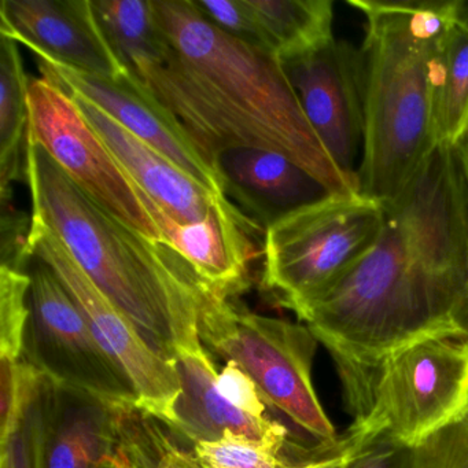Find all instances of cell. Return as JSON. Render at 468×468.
Listing matches in <instances>:
<instances>
[{
    "instance_id": "1",
    "label": "cell",
    "mask_w": 468,
    "mask_h": 468,
    "mask_svg": "<svg viewBox=\"0 0 468 468\" xmlns=\"http://www.w3.org/2000/svg\"><path fill=\"white\" fill-rule=\"evenodd\" d=\"M383 207L371 250L303 320L330 353L352 419L388 356L468 335V190L456 149L437 147Z\"/></svg>"
},
{
    "instance_id": "2",
    "label": "cell",
    "mask_w": 468,
    "mask_h": 468,
    "mask_svg": "<svg viewBox=\"0 0 468 468\" xmlns=\"http://www.w3.org/2000/svg\"><path fill=\"white\" fill-rule=\"evenodd\" d=\"M152 6L168 51L133 79L182 122L213 168L224 150L251 147L284 155L331 193L360 191L317 138L278 57L224 34L191 0Z\"/></svg>"
},
{
    "instance_id": "3",
    "label": "cell",
    "mask_w": 468,
    "mask_h": 468,
    "mask_svg": "<svg viewBox=\"0 0 468 468\" xmlns=\"http://www.w3.org/2000/svg\"><path fill=\"white\" fill-rule=\"evenodd\" d=\"M26 163L32 218L61 240L144 341L168 361L202 349L199 319L210 290L187 261L103 209L28 138Z\"/></svg>"
},
{
    "instance_id": "4",
    "label": "cell",
    "mask_w": 468,
    "mask_h": 468,
    "mask_svg": "<svg viewBox=\"0 0 468 468\" xmlns=\"http://www.w3.org/2000/svg\"><path fill=\"white\" fill-rule=\"evenodd\" d=\"M457 0H349L364 17V144L358 190L396 198L437 149L441 42Z\"/></svg>"
},
{
    "instance_id": "5",
    "label": "cell",
    "mask_w": 468,
    "mask_h": 468,
    "mask_svg": "<svg viewBox=\"0 0 468 468\" xmlns=\"http://www.w3.org/2000/svg\"><path fill=\"white\" fill-rule=\"evenodd\" d=\"M383 202L360 191L330 194L265 229L262 286L279 303L305 319L377 242Z\"/></svg>"
},
{
    "instance_id": "6",
    "label": "cell",
    "mask_w": 468,
    "mask_h": 468,
    "mask_svg": "<svg viewBox=\"0 0 468 468\" xmlns=\"http://www.w3.org/2000/svg\"><path fill=\"white\" fill-rule=\"evenodd\" d=\"M468 410V335L424 339L375 371L366 402L338 449L371 443L412 449Z\"/></svg>"
},
{
    "instance_id": "7",
    "label": "cell",
    "mask_w": 468,
    "mask_h": 468,
    "mask_svg": "<svg viewBox=\"0 0 468 468\" xmlns=\"http://www.w3.org/2000/svg\"><path fill=\"white\" fill-rule=\"evenodd\" d=\"M199 336L202 344L235 361L254 380L265 404L282 410L320 448H336L338 434L312 380L319 339L308 325L237 308L229 298L207 292Z\"/></svg>"
},
{
    "instance_id": "8",
    "label": "cell",
    "mask_w": 468,
    "mask_h": 468,
    "mask_svg": "<svg viewBox=\"0 0 468 468\" xmlns=\"http://www.w3.org/2000/svg\"><path fill=\"white\" fill-rule=\"evenodd\" d=\"M28 273L29 319L21 358L57 385L89 394L111 407L139 405L130 378L98 344L56 272L34 256Z\"/></svg>"
},
{
    "instance_id": "9",
    "label": "cell",
    "mask_w": 468,
    "mask_h": 468,
    "mask_svg": "<svg viewBox=\"0 0 468 468\" xmlns=\"http://www.w3.org/2000/svg\"><path fill=\"white\" fill-rule=\"evenodd\" d=\"M28 109L27 138L39 144L103 209L144 237L166 245L139 201L130 175L84 119L69 92L43 78L31 79Z\"/></svg>"
},
{
    "instance_id": "10",
    "label": "cell",
    "mask_w": 468,
    "mask_h": 468,
    "mask_svg": "<svg viewBox=\"0 0 468 468\" xmlns=\"http://www.w3.org/2000/svg\"><path fill=\"white\" fill-rule=\"evenodd\" d=\"M29 249L58 276L98 344L130 378L139 399V408L169 423L180 396V380L172 361L158 355L94 282L81 270L61 240L32 218Z\"/></svg>"
},
{
    "instance_id": "11",
    "label": "cell",
    "mask_w": 468,
    "mask_h": 468,
    "mask_svg": "<svg viewBox=\"0 0 468 468\" xmlns=\"http://www.w3.org/2000/svg\"><path fill=\"white\" fill-rule=\"evenodd\" d=\"M282 65L317 138L341 171L358 183L366 125L360 48L335 37Z\"/></svg>"
},
{
    "instance_id": "12",
    "label": "cell",
    "mask_w": 468,
    "mask_h": 468,
    "mask_svg": "<svg viewBox=\"0 0 468 468\" xmlns=\"http://www.w3.org/2000/svg\"><path fill=\"white\" fill-rule=\"evenodd\" d=\"M42 78L102 109L128 133L157 150L177 168L224 196L223 180L197 149L182 122L133 76L102 78L37 59Z\"/></svg>"
},
{
    "instance_id": "13",
    "label": "cell",
    "mask_w": 468,
    "mask_h": 468,
    "mask_svg": "<svg viewBox=\"0 0 468 468\" xmlns=\"http://www.w3.org/2000/svg\"><path fill=\"white\" fill-rule=\"evenodd\" d=\"M0 35L37 59L102 78L125 75L95 17L91 0H2Z\"/></svg>"
},
{
    "instance_id": "14",
    "label": "cell",
    "mask_w": 468,
    "mask_h": 468,
    "mask_svg": "<svg viewBox=\"0 0 468 468\" xmlns=\"http://www.w3.org/2000/svg\"><path fill=\"white\" fill-rule=\"evenodd\" d=\"M131 182L166 245L187 261L210 292L231 298L248 286L249 270L260 254L256 239L265 235L259 223L226 198L201 223L182 224L166 215L133 179Z\"/></svg>"
},
{
    "instance_id": "15",
    "label": "cell",
    "mask_w": 468,
    "mask_h": 468,
    "mask_svg": "<svg viewBox=\"0 0 468 468\" xmlns=\"http://www.w3.org/2000/svg\"><path fill=\"white\" fill-rule=\"evenodd\" d=\"M27 418L35 468H98L116 449V408L42 375Z\"/></svg>"
},
{
    "instance_id": "16",
    "label": "cell",
    "mask_w": 468,
    "mask_h": 468,
    "mask_svg": "<svg viewBox=\"0 0 468 468\" xmlns=\"http://www.w3.org/2000/svg\"><path fill=\"white\" fill-rule=\"evenodd\" d=\"M216 169L223 180L224 196L264 229L289 213L335 194L289 158L267 150H224Z\"/></svg>"
},
{
    "instance_id": "17",
    "label": "cell",
    "mask_w": 468,
    "mask_h": 468,
    "mask_svg": "<svg viewBox=\"0 0 468 468\" xmlns=\"http://www.w3.org/2000/svg\"><path fill=\"white\" fill-rule=\"evenodd\" d=\"M69 94L84 119L101 136L131 179L175 221L201 223L227 198L188 176L157 150L128 133L91 101L73 92Z\"/></svg>"
},
{
    "instance_id": "18",
    "label": "cell",
    "mask_w": 468,
    "mask_h": 468,
    "mask_svg": "<svg viewBox=\"0 0 468 468\" xmlns=\"http://www.w3.org/2000/svg\"><path fill=\"white\" fill-rule=\"evenodd\" d=\"M180 380L169 426L191 443L218 441L226 435L248 438L273 451L283 452L289 431L270 418H256L227 401L218 391L216 367L205 347L182 352L172 361Z\"/></svg>"
},
{
    "instance_id": "19",
    "label": "cell",
    "mask_w": 468,
    "mask_h": 468,
    "mask_svg": "<svg viewBox=\"0 0 468 468\" xmlns=\"http://www.w3.org/2000/svg\"><path fill=\"white\" fill-rule=\"evenodd\" d=\"M438 147H453L468 135V0H457L441 42L435 94Z\"/></svg>"
},
{
    "instance_id": "20",
    "label": "cell",
    "mask_w": 468,
    "mask_h": 468,
    "mask_svg": "<svg viewBox=\"0 0 468 468\" xmlns=\"http://www.w3.org/2000/svg\"><path fill=\"white\" fill-rule=\"evenodd\" d=\"M271 53L281 62L328 45L334 37L333 0H249Z\"/></svg>"
},
{
    "instance_id": "21",
    "label": "cell",
    "mask_w": 468,
    "mask_h": 468,
    "mask_svg": "<svg viewBox=\"0 0 468 468\" xmlns=\"http://www.w3.org/2000/svg\"><path fill=\"white\" fill-rule=\"evenodd\" d=\"M29 80L18 43L0 35V194L13 193L15 182H27Z\"/></svg>"
},
{
    "instance_id": "22",
    "label": "cell",
    "mask_w": 468,
    "mask_h": 468,
    "mask_svg": "<svg viewBox=\"0 0 468 468\" xmlns=\"http://www.w3.org/2000/svg\"><path fill=\"white\" fill-rule=\"evenodd\" d=\"M95 17L114 56L128 75L158 64L168 43L155 23L152 0H91Z\"/></svg>"
},
{
    "instance_id": "23",
    "label": "cell",
    "mask_w": 468,
    "mask_h": 468,
    "mask_svg": "<svg viewBox=\"0 0 468 468\" xmlns=\"http://www.w3.org/2000/svg\"><path fill=\"white\" fill-rule=\"evenodd\" d=\"M168 423L136 407L116 408V443L130 468H201Z\"/></svg>"
},
{
    "instance_id": "24",
    "label": "cell",
    "mask_w": 468,
    "mask_h": 468,
    "mask_svg": "<svg viewBox=\"0 0 468 468\" xmlns=\"http://www.w3.org/2000/svg\"><path fill=\"white\" fill-rule=\"evenodd\" d=\"M28 272L0 267V358L23 357L29 319Z\"/></svg>"
},
{
    "instance_id": "25",
    "label": "cell",
    "mask_w": 468,
    "mask_h": 468,
    "mask_svg": "<svg viewBox=\"0 0 468 468\" xmlns=\"http://www.w3.org/2000/svg\"><path fill=\"white\" fill-rule=\"evenodd\" d=\"M39 379V372L23 358H0V448L23 424Z\"/></svg>"
},
{
    "instance_id": "26",
    "label": "cell",
    "mask_w": 468,
    "mask_h": 468,
    "mask_svg": "<svg viewBox=\"0 0 468 468\" xmlns=\"http://www.w3.org/2000/svg\"><path fill=\"white\" fill-rule=\"evenodd\" d=\"M194 452L201 468H292L295 464L281 452L232 434L194 443Z\"/></svg>"
},
{
    "instance_id": "27",
    "label": "cell",
    "mask_w": 468,
    "mask_h": 468,
    "mask_svg": "<svg viewBox=\"0 0 468 468\" xmlns=\"http://www.w3.org/2000/svg\"><path fill=\"white\" fill-rule=\"evenodd\" d=\"M404 468H468V410L412 449H405Z\"/></svg>"
},
{
    "instance_id": "28",
    "label": "cell",
    "mask_w": 468,
    "mask_h": 468,
    "mask_svg": "<svg viewBox=\"0 0 468 468\" xmlns=\"http://www.w3.org/2000/svg\"><path fill=\"white\" fill-rule=\"evenodd\" d=\"M191 4L224 34L271 53L264 29L249 0H191Z\"/></svg>"
},
{
    "instance_id": "29",
    "label": "cell",
    "mask_w": 468,
    "mask_h": 468,
    "mask_svg": "<svg viewBox=\"0 0 468 468\" xmlns=\"http://www.w3.org/2000/svg\"><path fill=\"white\" fill-rule=\"evenodd\" d=\"M32 218L18 210L13 194L0 196V264L10 270L28 272L32 256L29 249Z\"/></svg>"
},
{
    "instance_id": "30",
    "label": "cell",
    "mask_w": 468,
    "mask_h": 468,
    "mask_svg": "<svg viewBox=\"0 0 468 468\" xmlns=\"http://www.w3.org/2000/svg\"><path fill=\"white\" fill-rule=\"evenodd\" d=\"M216 385L221 396L238 410L256 418H267L265 401L260 394L259 388L235 361L227 363L223 371L218 375Z\"/></svg>"
},
{
    "instance_id": "31",
    "label": "cell",
    "mask_w": 468,
    "mask_h": 468,
    "mask_svg": "<svg viewBox=\"0 0 468 468\" xmlns=\"http://www.w3.org/2000/svg\"><path fill=\"white\" fill-rule=\"evenodd\" d=\"M341 454L342 468H404L405 449L388 443H371Z\"/></svg>"
},
{
    "instance_id": "32",
    "label": "cell",
    "mask_w": 468,
    "mask_h": 468,
    "mask_svg": "<svg viewBox=\"0 0 468 468\" xmlns=\"http://www.w3.org/2000/svg\"><path fill=\"white\" fill-rule=\"evenodd\" d=\"M0 452V468H35L28 418Z\"/></svg>"
},
{
    "instance_id": "33",
    "label": "cell",
    "mask_w": 468,
    "mask_h": 468,
    "mask_svg": "<svg viewBox=\"0 0 468 468\" xmlns=\"http://www.w3.org/2000/svg\"><path fill=\"white\" fill-rule=\"evenodd\" d=\"M292 468H342L341 454L336 448L333 451L314 449L311 457L295 463Z\"/></svg>"
},
{
    "instance_id": "34",
    "label": "cell",
    "mask_w": 468,
    "mask_h": 468,
    "mask_svg": "<svg viewBox=\"0 0 468 468\" xmlns=\"http://www.w3.org/2000/svg\"><path fill=\"white\" fill-rule=\"evenodd\" d=\"M457 155H459L460 164H462L463 174H464L465 183H467L468 190V135L460 142L456 147ZM465 323H467L468 330V286H467V301H465Z\"/></svg>"
}]
</instances>
